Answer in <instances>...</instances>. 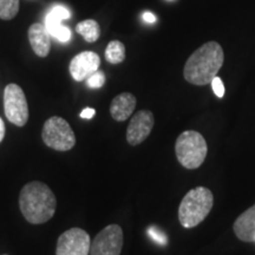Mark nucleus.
Returning a JSON list of instances; mask_svg holds the SVG:
<instances>
[{
    "label": "nucleus",
    "instance_id": "423d86ee",
    "mask_svg": "<svg viewBox=\"0 0 255 255\" xmlns=\"http://www.w3.org/2000/svg\"><path fill=\"white\" fill-rule=\"evenodd\" d=\"M5 116L14 126L24 127L28 121V105L25 94L19 85L8 84L4 91Z\"/></svg>",
    "mask_w": 255,
    "mask_h": 255
},
{
    "label": "nucleus",
    "instance_id": "6e6552de",
    "mask_svg": "<svg viewBox=\"0 0 255 255\" xmlns=\"http://www.w3.org/2000/svg\"><path fill=\"white\" fill-rule=\"evenodd\" d=\"M90 246L91 239L84 229L71 228L59 237L56 255H88Z\"/></svg>",
    "mask_w": 255,
    "mask_h": 255
},
{
    "label": "nucleus",
    "instance_id": "ddd939ff",
    "mask_svg": "<svg viewBox=\"0 0 255 255\" xmlns=\"http://www.w3.org/2000/svg\"><path fill=\"white\" fill-rule=\"evenodd\" d=\"M235 235L244 242H255V205L245 210L235 220L234 226Z\"/></svg>",
    "mask_w": 255,
    "mask_h": 255
},
{
    "label": "nucleus",
    "instance_id": "4468645a",
    "mask_svg": "<svg viewBox=\"0 0 255 255\" xmlns=\"http://www.w3.org/2000/svg\"><path fill=\"white\" fill-rule=\"evenodd\" d=\"M71 17V13L66 7L60 5H56L51 11L47 13L46 19H45V26L49 31L50 36L55 37L58 34L64 25L62 24L63 20H66V19H70Z\"/></svg>",
    "mask_w": 255,
    "mask_h": 255
},
{
    "label": "nucleus",
    "instance_id": "9d476101",
    "mask_svg": "<svg viewBox=\"0 0 255 255\" xmlns=\"http://www.w3.org/2000/svg\"><path fill=\"white\" fill-rule=\"evenodd\" d=\"M100 65L101 58L97 53L92 51H84L73 57L69 70L76 82H83L94 75L96 71H98Z\"/></svg>",
    "mask_w": 255,
    "mask_h": 255
},
{
    "label": "nucleus",
    "instance_id": "f8f14e48",
    "mask_svg": "<svg viewBox=\"0 0 255 255\" xmlns=\"http://www.w3.org/2000/svg\"><path fill=\"white\" fill-rule=\"evenodd\" d=\"M136 108V97L130 92L117 95L110 104V115L117 122H124L131 116Z\"/></svg>",
    "mask_w": 255,
    "mask_h": 255
},
{
    "label": "nucleus",
    "instance_id": "f3484780",
    "mask_svg": "<svg viewBox=\"0 0 255 255\" xmlns=\"http://www.w3.org/2000/svg\"><path fill=\"white\" fill-rule=\"evenodd\" d=\"M19 11V0H0V19L11 20Z\"/></svg>",
    "mask_w": 255,
    "mask_h": 255
},
{
    "label": "nucleus",
    "instance_id": "20e7f679",
    "mask_svg": "<svg viewBox=\"0 0 255 255\" xmlns=\"http://www.w3.org/2000/svg\"><path fill=\"white\" fill-rule=\"evenodd\" d=\"M208 146L200 132L188 130L177 137L175 144L177 161L187 169H197L205 162Z\"/></svg>",
    "mask_w": 255,
    "mask_h": 255
},
{
    "label": "nucleus",
    "instance_id": "2eb2a0df",
    "mask_svg": "<svg viewBox=\"0 0 255 255\" xmlns=\"http://www.w3.org/2000/svg\"><path fill=\"white\" fill-rule=\"evenodd\" d=\"M76 32L81 34L88 43H95L101 36V26L94 19H87L76 25Z\"/></svg>",
    "mask_w": 255,
    "mask_h": 255
},
{
    "label": "nucleus",
    "instance_id": "6ab92c4d",
    "mask_svg": "<svg viewBox=\"0 0 255 255\" xmlns=\"http://www.w3.org/2000/svg\"><path fill=\"white\" fill-rule=\"evenodd\" d=\"M105 83V75L104 72H102L98 70L94 75H91L90 77L87 79V84L89 88L91 89H100L104 85Z\"/></svg>",
    "mask_w": 255,
    "mask_h": 255
},
{
    "label": "nucleus",
    "instance_id": "0eeeda50",
    "mask_svg": "<svg viewBox=\"0 0 255 255\" xmlns=\"http://www.w3.org/2000/svg\"><path fill=\"white\" fill-rule=\"evenodd\" d=\"M123 248V231L110 225L98 233L91 242L90 255H120Z\"/></svg>",
    "mask_w": 255,
    "mask_h": 255
},
{
    "label": "nucleus",
    "instance_id": "412c9836",
    "mask_svg": "<svg viewBox=\"0 0 255 255\" xmlns=\"http://www.w3.org/2000/svg\"><path fill=\"white\" fill-rule=\"evenodd\" d=\"M95 115H96L95 109H92V108H87V109H84L81 113V117L85 120H91Z\"/></svg>",
    "mask_w": 255,
    "mask_h": 255
},
{
    "label": "nucleus",
    "instance_id": "a211bd4d",
    "mask_svg": "<svg viewBox=\"0 0 255 255\" xmlns=\"http://www.w3.org/2000/svg\"><path fill=\"white\" fill-rule=\"evenodd\" d=\"M148 234H149V237H150L152 240L156 242V244L161 245V246H165V245L168 244L167 235H165L164 233L157 227H154V226L149 227L148 228Z\"/></svg>",
    "mask_w": 255,
    "mask_h": 255
},
{
    "label": "nucleus",
    "instance_id": "7ed1b4c3",
    "mask_svg": "<svg viewBox=\"0 0 255 255\" xmlns=\"http://www.w3.org/2000/svg\"><path fill=\"white\" fill-rule=\"evenodd\" d=\"M214 203V196L208 188L197 187L188 191L178 207V220L184 228H193L205 220Z\"/></svg>",
    "mask_w": 255,
    "mask_h": 255
},
{
    "label": "nucleus",
    "instance_id": "f257e3e1",
    "mask_svg": "<svg viewBox=\"0 0 255 255\" xmlns=\"http://www.w3.org/2000/svg\"><path fill=\"white\" fill-rule=\"evenodd\" d=\"M225 62V53L216 41H208L200 46L188 58L183 76L188 83L194 85H207L212 83Z\"/></svg>",
    "mask_w": 255,
    "mask_h": 255
},
{
    "label": "nucleus",
    "instance_id": "39448f33",
    "mask_svg": "<svg viewBox=\"0 0 255 255\" xmlns=\"http://www.w3.org/2000/svg\"><path fill=\"white\" fill-rule=\"evenodd\" d=\"M41 138L49 148L57 151H69L76 144V136L71 126L59 116L51 117L44 123Z\"/></svg>",
    "mask_w": 255,
    "mask_h": 255
},
{
    "label": "nucleus",
    "instance_id": "5701e85b",
    "mask_svg": "<svg viewBox=\"0 0 255 255\" xmlns=\"http://www.w3.org/2000/svg\"><path fill=\"white\" fill-rule=\"evenodd\" d=\"M5 137V124L2 122V120L0 119V143L2 142Z\"/></svg>",
    "mask_w": 255,
    "mask_h": 255
},
{
    "label": "nucleus",
    "instance_id": "1a4fd4ad",
    "mask_svg": "<svg viewBox=\"0 0 255 255\" xmlns=\"http://www.w3.org/2000/svg\"><path fill=\"white\" fill-rule=\"evenodd\" d=\"M155 124L154 115L149 110L136 113L130 121L127 129V141L131 145H138L150 135Z\"/></svg>",
    "mask_w": 255,
    "mask_h": 255
},
{
    "label": "nucleus",
    "instance_id": "9b49d317",
    "mask_svg": "<svg viewBox=\"0 0 255 255\" xmlns=\"http://www.w3.org/2000/svg\"><path fill=\"white\" fill-rule=\"evenodd\" d=\"M28 41L32 50L40 58H45L51 50V36L45 25L32 24L28 28Z\"/></svg>",
    "mask_w": 255,
    "mask_h": 255
},
{
    "label": "nucleus",
    "instance_id": "f03ea898",
    "mask_svg": "<svg viewBox=\"0 0 255 255\" xmlns=\"http://www.w3.org/2000/svg\"><path fill=\"white\" fill-rule=\"evenodd\" d=\"M21 214L32 225H41L53 218L57 208V200L49 186L40 181H32L25 184L19 195Z\"/></svg>",
    "mask_w": 255,
    "mask_h": 255
},
{
    "label": "nucleus",
    "instance_id": "4be33fe9",
    "mask_svg": "<svg viewBox=\"0 0 255 255\" xmlns=\"http://www.w3.org/2000/svg\"><path fill=\"white\" fill-rule=\"evenodd\" d=\"M142 18L145 23H149V24H152L156 21V17L151 13V12H144L142 15Z\"/></svg>",
    "mask_w": 255,
    "mask_h": 255
},
{
    "label": "nucleus",
    "instance_id": "aec40b11",
    "mask_svg": "<svg viewBox=\"0 0 255 255\" xmlns=\"http://www.w3.org/2000/svg\"><path fill=\"white\" fill-rule=\"evenodd\" d=\"M210 84H212V88H213V91H214V94L218 96L219 98H222L223 95H225V85H223L221 78L216 76Z\"/></svg>",
    "mask_w": 255,
    "mask_h": 255
},
{
    "label": "nucleus",
    "instance_id": "dca6fc26",
    "mask_svg": "<svg viewBox=\"0 0 255 255\" xmlns=\"http://www.w3.org/2000/svg\"><path fill=\"white\" fill-rule=\"evenodd\" d=\"M105 59L110 64H121L126 59V46L122 41L113 40L105 49Z\"/></svg>",
    "mask_w": 255,
    "mask_h": 255
}]
</instances>
